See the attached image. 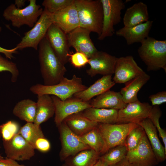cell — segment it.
<instances>
[{
	"label": "cell",
	"instance_id": "6da1fadb",
	"mask_svg": "<svg viewBox=\"0 0 166 166\" xmlns=\"http://www.w3.org/2000/svg\"><path fill=\"white\" fill-rule=\"evenodd\" d=\"M38 52L40 70L44 85H52L59 83L64 77L67 70L45 37L39 45Z\"/></svg>",
	"mask_w": 166,
	"mask_h": 166
},
{
	"label": "cell",
	"instance_id": "7a4b0ae2",
	"mask_svg": "<svg viewBox=\"0 0 166 166\" xmlns=\"http://www.w3.org/2000/svg\"><path fill=\"white\" fill-rule=\"evenodd\" d=\"M80 23L79 27L97 33H101L103 10L100 0H74Z\"/></svg>",
	"mask_w": 166,
	"mask_h": 166
},
{
	"label": "cell",
	"instance_id": "3957f363",
	"mask_svg": "<svg viewBox=\"0 0 166 166\" xmlns=\"http://www.w3.org/2000/svg\"><path fill=\"white\" fill-rule=\"evenodd\" d=\"M138 54L148 71L163 69L166 72V40H158L148 36L141 43Z\"/></svg>",
	"mask_w": 166,
	"mask_h": 166
},
{
	"label": "cell",
	"instance_id": "277c9868",
	"mask_svg": "<svg viewBox=\"0 0 166 166\" xmlns=\"http://www.w3.org/2000/svg\"><path fill=\"white\" fill-rule=\"evenodd\" d=\"M87 88L82 84L81 78L74 74L71 79L64 77L59 83L53 85L36 84L32 86L30 90L37 96L53 95L64 101L72 97L75 93L84 90Z\"/></svg>",
	"mask_w": 166,
	"mask_h": 166
},
{
	"label": "cell",
	"instance_id": "5b68a950",
	"mask_svg": "<svg viewBox=\"0 0 166 166\" xmlns=\"http://www.w3.org/2000/svg\"><path fill=\"white\" fill-rule=\"evenodd\" d=\"M29 4L23 9H18L14 4L8 6L4 11L5 19L10 21L12 26L20 28L24 25L33 27L42 14L43 9L36 3V0H29Z\"/></svg>",
	"mask_w": 166,
	"mask_h": 166
},
{
	"label": "cell",
	"instance_id": "8992f818",
	"mask_svg": "<svg viewBox=\"0 0 166 166\" xmlns=\"http://www.w3.org/2000/svg\"><path fill=\"white\" fill-rule=\"evenodd\" d=\"M103 10L102 30L97 39L100 41L113 36L115 33L114 26L121 21V11L125 6L122 0H100Z\"/></svg>",
	"mask_w": 166,
	"mask_h": 166
},
{
	"label": "cell",
	"instance_id": "52a82bcc",
	"mask_svg": "<svg viewBox=\"0 0 166 166\" xmlns=\"http://www.w3.org/2000/svg\"><path fill=\"white\" fill-rule=\"evenodd\" d=\"M51 14L45 9L34 26L24 33V36L16 47L18 50L31 47L37 50L40 43L45 37L47 30L52 24Z\"/></svg>",
	"mask_w": 166,
	"mask_h": 166
},
{
	"label": "cell",
	"instance_id": "ba28073f",
	"mask_svg": "<svg viewBox=\"0 0 166 166\" xmlns=\"http://www.w3.org/2000/svg\"><path fill=\"white\" fill-rule=\"evenodd\" d=\"M138 125L133 123L114 124L99 123L97 127L105 144V153L113 147L124 144L126 138L130 131Z\"/></svg>",
	"mask_w": 166,
	"mask_h": 166
},
{
	"label": "cell",
	"instance_id": "9c48e42d",
	"mask_svg": "<svg viewBox=\"0 0 166 166\" xmlns=\"http://www.w3.org/2000/svg\"><path fill=\"white\" fill-rule=\"evenodd\" d=\"M58 127L61 144V147L59 154L61 161L65 160L69 157L81 151L90 149L80 136L69 128L64 121Z\"/></svg>",
	"mask_w": 166,
	"mask_h": 166
},
{
	"label": "cell",
	"instance_id": "30bf717a",
	"mask_svg": "<svg viewBox=\"0 0 166 166\" xmlns=\"http://www.w3.org/2000/svg\"><path fill=\"white\" fill-rule=\"evenodd\" d=\"M55 108L54 122L58 127L68 116L81 112L92 107L89 102H84L73 96L64 101L51 96Z\"/></svg>",
	"mask_w": 166,
	"mask_h": 166
},
{
	"label": "cell",
	"instance_id": "8fae6325",
	"mask_svg": "<svg viewBox=\"0 0 166 166\" xmlns=\"http://www.w3.org/2000/svg\"><path fill=\"white\" fill-rule=\"evenodd\" d=\"M6 157L15 160H30L35 154L34 148L17 133L9 140L3 141Z\"/></svg>",
	"mask_w": 166,
	"mask_h": 166
},
{
	"label": "cell",
	"instance_id": "7c38bea8",
	"mask_svg": "<svg viewBox=\"0 0 166 166\" xmlns=\"http://www.w3.org/2000/svg\"><path fill=\"white\" fill-rule=\"evenodd\" d=\"M152 106L147 102L137 101L127 104L118 110L117 124L133 123L139 124L148 118Z\"/></svg>",
	"mask_w": 166,
	"mask_h": 166
},
{
	"label": "cell",
	"instance_id": "4fadbf2b",
	"mask_svg": "<svg viewBox=\"0 0 166 166\" xmlns=\"http://www.w3.org/2000/svg\"><path fill=\"white\" fill-rule=\"evenodd\" d=\"M144 72L132 56L117 57L113 79L115 83H125Z\"/></svg>",
	"mask_w": 166,
	"mask_h": 166
},
{
	"label": "cell",
	"instance_id": "5bb4252c",
	"mask_svg": "<svg viewBox=\"0 0 166 166\" xmlns=\"http://www.w3.org/2000/svg\"><path fill=\"white\" fill-rule=\"evenodd\" d=\"M45 37L55 53L65 65L69 61L67 55L71 53L67 34L56 25L53 23L49 28Z\"/></svg>",
	"mask_w": 166,
	"mask_h": 166
},
{
	"label": "cell",
	"instance_id": "9a60e30c",
	"mask_svg": "<svg viewBox=\"0 0 166 166\" xmlns=\"http://www.w3.org/2000/svg\"><path fill=\"white\" fill-rule=\"evenodd\" d=\"M91 32L79 27L66 34L69 47H73L76 52L84 53L89 59L98 51L90 38Z\"/></svg>",
	"mask_w": 166,
	"mask_h": 166
},
{
	"label": "cell",
	"instance_id": "2e32d148",
	"mask_svg": "<svg viewBox=\"0 0 166 166\" xmlns=\"http://www.w3.org/2000/svg\"><path fill=\"white\" fill-rule=\"evenodd\" d=\"M126 157L136 166H154L158 161L145 134L138 145L128 152Z\"/></svg>",
	"mask_w": 166,
	"mask_h": 166
},
{
	"label": "cell",
	"instance_id": "e0dca14e",
	"mask_svg": "<svg viewBox=\"0 0 166 166\" xmlns=\"http://www.w3.org/2000/svg\"><path fill=\"white\" fill-rule=\"evenodd\" d=\"M117 58L106 52L98 51L89 59L90 67L86 73L91 77L97 74L112 75L114 73Z\"/></svg>",
	"mask_w": 166,
	"mask_h": 166
},
{
	"label": "cell",
	"instance_id": "ac0fdd59",
	"mask_svg": "<svg viewBox=\"0 0 166 166\" xmlns=\"http://www.w3.org/2000/svg\"><path fill=\"white\" fill-rule=\"evenodd\" d=\"M51 16L53 23L66 34L80 26L78 14L74 3L51 14Z\"/></svg>",
	"mask_w": 166,
	"mask_h": 166
},
{
	"label": "cell",
	"instance_id": "d6986e66",
	"mask_svg": "<svg viewBox=\"0 0 166 166\" xmlns=\"http://www.w3.org/2000/svg\"><path fill=\"white\" fill-rule=\"evenodd\" d=\"M153 22L151 20L131 27H124L115 32L118 36L123 37L128 45L135 43H140L149 36Z\"/></svg>",
	"mask_w": 166,
	"mask_h": 166
},
{
	"label": "cell",
	"instance_id": "ffe728a7",
	"mask_svg": "<svg viewBox=\"0 0 166 166\" xmlns=\"http://www.w3.org/2000/svg\"><path fill=\"white\" fill-rule=\"evenodd\" d=\"M112 75H104L84 90L75 93L73 97L82 101L89 102L93 97L110 90L115 84Z\"/></svg>",
	"mask_w": 166,
	"mask_h": 166
},
{
	"label": "cell",
	"instance_id": "44dd1931",
	"mask_svg": "<svg viewBox=\"0 0 166 166\" xmlns=\"http://www.w3.org/2000/svg\"><path fill=\"white\" fill-rule=\"evenodd\" d=\"M89 103L93 107L118 110L123 108L127 105L124 102L120 92L110 90L97 96Z\"/></svg>",
	"mask_w": 166,
	"mask_h": 166
},
{
	"label": "cell",
	"instance_id": "7402d4cb",
	"mask_svg": "<svg viewBox=\"0 0 166 166\" xmlns=\"http://www.w3.org/2000/svg\"><path fill=\"white\" fill-rule=\"evenodd\" d=\"M149 18L147 6L140 2L126 9L123 18L124 26L132 27L148 21Z\"/></svg>",
	"mask_w": 166,
	"mask_h": 166
},
{
	"label": "cell",
	"instance_id": "603a6c76",
	"mask_svg": "<svg viewBox=\"0 0 166 166\" xmlns=\"http://www.w3.org/2000/svg\"><path fill=\"white\" fill-rule=\"evenodd\" d=\"M144 129L157 160L163 162L166 159V152L157 133L156 128L148 118L144 120L139 124Z\"/></svg>",
	"mask_w": 166,
	"mask_h": 166
},
{
	"label": "cell",
	"instance_id": "cb8c5ba5",
	"mask_svg": "<svg viewBox=\"0 0 166 166\" xmlns=\"http://www.w3.org/2000/svg\"><path fill=\"white\" fill-rule=\"evenodd\" d=\"M150 77L145 72L125 83V86L121 88L120 92L124 102L127 104L138 100L137 97L138 92Z\"/></svg>",
	"mask_w": 166,
	"mask_h": 166
},
{
	"label": "cell",
	"instance_id": "d4e9b609",
	"mask_svg": "<svg viewBox=\"0 0 166 166\" xmlns=\"http://www.w3.org/2000/svg\"><path fill=\"white\" fill-rule=\"evenodd\" d=\"M64 121L73 132L79 136L97 127L99 124L85 117L80 112L68 116Z\"/></svg>",
	"mask_w": 166,
	"mask_h": 166
},
{
	"label": "cell",
	"instance_id": "484cf974",
	"mask_svg": "<svg viewBox=\"0 0 166 166\" xmlns=\"http://www.w3.org/2000/svg\"><path fill=\"white\" fill-rule=\"evenodd\" d=\"M118 110L90 107L80 112L89 120L99 123L114 124L117 122Z\"/></svg>",
	"mask_w": 166,
	"mask_h": 166
},
{
	"label": "cell",
	"instance_id": "4316f807",
	"mask_svg": "<svg viewBox=\"0 0 166 166\" xmlns=\"http://www.w3.org/2000/svg\"><path fill=\"white\" fill-rule=\"evenodd\" d=\"M37 108L34 123L38 126L45 122L55 114L54 104L51 96H37Z\"/></svg>",
	"mask_w": 166,
	"mask_h": 166
},
{
	"label": "cell",
	"instance_id": "83f0119b",
	"mask_svg": "<svg viewBox=\"0 0 166 166\" xmlns=\"http://www.w3.org/2000/svg\"><path fill=\"white\" fill-rule=\"evenodd\" d=\"M37 108V102L30 99H25L18 102L14 106L13 113L20 120L27 123H34Z\"/></svg>",
	"mask_w": 166,
	"mask_h": 166
},
{
	"label": "cell",
	"instance_id": "f1b7e54d",
	"mask_svg": "<svg viewBox=\"0 0 166 166\" xmlns=\"http://www.w3.org/2000/svg\"><path fill=\"white\" fill-rule=\"evenodd\" d=\"M100 155L91 149L81 151L65 160L67 166H93Z\"/></svg>",
	"mask_w": 166,
	"mask_h": 166
},
{
	"label": "cell",
	"instance_id": "f546056e",
	"mask_svg": "<svg viewBox=\"0 0 166 166\" xmlns=\"http://www.w3.org/2000/svg\"><path fill=\"white\" fill-rule=\"evenodd\" d=\"M80 136L90 149L98 153L100 155L105 153V142L97 126Z\"/></svg>",
	"mask_w": 166,
	"mask_h": 166
},
{
	"label": "cell",
	"instance_id": "4dcf8cb0",
	"mask_svg": "<svg viewBox=\"0 0 166 166\" xmlns=\"http://www.w3.org/2000/svg\"><path fill=\"white\" fill-rule=\"evenodd\" d=\"M128 152L125 144L120 145L109 149L99 159L105 166L115 164L125 158Z\"/></svg>",
	"mask_w": 166,
	"mask_h": 166
},
{
	"label": "cell",
	"instance_id": "1f68e13d",
	"mask_svg": "<svg viewBox=\"0 0 166 166\" xmlns=\"http://www.w3.org/2000/svg\"><path fill=\"white\" fill-rule=\"evenodd\" d=\"M18 133L34 148L35 142L38 139L45 137L40 126L34 123H27L20 128Z\"/></svg>",
	"mask_w": 166,
	"mask_h": 166
},
{
	"label": "cell",
	"instance_id": "d6a6232c",
	"mask_svg": "<svg viewBox=\"0 0 166 166\" xmlns=\"http://www.w3.org/2000/svg\"><path fill=\"white\" fill-rule=\"evenodd\" d=\"M145 134L144 129L139 125L130 131L124 144L128 151L134 149L138 145Z\"/></svg>",
	"mask_w": 166,
	"mask_h": 166
},
{
	"label": "cell",
	"instance_id": "836d02e7",
	"mask_svg": "<svg viewBox=\"0 0 166 166\" xmlns=\"http://www.w3.org/2000/svg\"><path fill=\"white\" fill-rule=\"evenodd\" d=\"M74 0H44L42 5L48 12L53 14L74 4Z\"/></svg>",
	"mask_w": 166,
	"mask_h": 166
},
{
	"label": "cell",
	"instance_id": "e575fe53",
	"mask_svg": "<svg viewBox=\"0 0 166 166\" xmlns=\"http://www.w3.org/2000/svg\"><path fill=\"white\" fill-rule=\"evenodd\" d=\"M161 115V111L158 105L152 106L151 112L148 118L150 119L157 130L161 138L166 152V132L162 128L159 123V119Z\"/></svg>",
	"mask_w": 166,
	"mask_h": 166
},
{
	"label": "cell",
	"instance_id": "d590c367",
	"mask_svg": "<svg viewBox=\"0 0 166 166\" xmlns=\"http://www.w3.org/2000/svg\"><path fill=\"white\" fill-rule=\"evenodd\" d=\"M19 129L18 124L13 121H8L1 125L0 132L3 141L10 140L18 133Z\"/></svg>",
	"mask_w": 166,
	"mask_h": 166
},
{
	"label": "cell",
	"instance_id": "8d00e7d4",
	"mask_svg": "<svg viewBox=\"0 0 166 166\" xmlns=\"http://www.w3.org/2000/svg\"><path fill=\"white\" fill-rule=\"evenodd\" d=\"M8 71L11 75V81L14 83L17 81L19 75V70L17 64L4 58L0 54V72Z\"/></svg>",
	"mask_w": 166,
	"mask_h": 166
},
{
	"label": "cell",
	"instance_id": "74e56055",
	"mask_svg": "<svg viewBox=\"0 0 166 166\" xmlns=\"http://www.w3.org/2000/svg\"><path fill=\"white\" fill-rule=\"evenodd\" d=\"M72 65L76 68H80L88 63L89 59L84 53L78 52L70 53L67 55Z\"/></svg>",
	"mask_w": 166,
	"mask_h": 166
},
{
	"label": "cell",
	"instance_id": "f35d334b",
	"mask_svg": "<svg viewBox=\"0 0 166 166\" xmlns=\"http://www.w3.org/2000/svg\"><path fill=\"white\" fill-rule=\"evenodd\" d=\"M50 148L49 142L45 137L38 139L35 141L34 145L35 149L43 152H48Z\"/></svg>",
	"mask_w": 166,
	"mask_h": 166
},
{
	"label": "cell",
	"instance_id": "ab89813d",
	"mask_svg": "<svg viewBox=\"0 0 166 166\" xmlns=\"http://www.w3.org/2000/svg\"><path fill=\"white\" fill-rule=\"evenodd\" d=\"M152 106L158 105L166 102V92L163 91L156 94L151 95L149 97Z\"/></svg>",
	"mask_w": 166,
	"mask_h": 166
},
{
	"label": "cell",
	"instance_id": "60d3db41",
	"mask_svg": "<svg viewBox=\"0 0 166 166\" xmlns=\"http://www.w3.org/2000/svg\"><path fill=\"white\" fill-rule=\"evenodd\" d=\"M0 166H25L18 164L16 160L7 157L4 158L0 155Z\"/></svg>",
	"mask_w": 166,
	"mask_h": 166
},
{
	"label": "cell",
	"instance_id": "b9f144b4",
	"mask_svg": "<svg viewBox=\"0 0 166 166\" xmlns=\"http://www.w3.org/2000/svg\"><path fill=\"white\" fill-rule=\"evenodd\" d=\"M18 50L16 47L12 49H8L0 46V53L4 54L6 58L10 60L14 58L13 54L18 53Z\"/></svg>",
	"mask_w": 166,
	"mask_h": 166
},
{
	"label": "cell",
	"instance_id": "7bdbcfd3",
	"mask_svg": "<svg viewBox=\"0 0 166 166\" xmlns=\"http://www.w3.org/2000/svg\"><path fill=\"white\" fill-rule=\"evenodd\" d=\"M109 166H136L131 163L125 157L119 162Z\"/></svg>",
	"mask_w": 166,
	"mask_h": 166
},
{
	"label": "cell",
	"instance_id": "ee69618b",
	"mask_svg": "<svg viewBox=\"0 0 166 166\" xmlns=\"http://www.w3.org/2000/svg\"><path fill=\"white\" fill-rule=\"evenodd\" d=\"M26 1V0H15L14 4L17 8L22 9V7L25 6Z\"/></svg>",
	"mask_w": 166,
	"mask_h": 166
},
{
	"label": "cell",
	"instance_id": "f6af8a7d",
	"mask_svg": "<svg viewBox=\"0 0 166 166\" xmlns=\"http://www.w3.org/2000/svg\"><path fill=\"white\" fill-rule=\"evenodd\" d=\"M93 166H105L99 159L98 160L96 163L93 165Z\"/></svg>",
	"mask_w": 166,
	"mask_h": 166
},
{
	"label": "cell",
	"instance_id": "bcb514c9",
	"mask_svg": "<svg viewBox=\"0 0 166 166\" xmlns=\"http://www.w3.org/2000/svg\"><path fill=\"white\" fill-rule=\"evenodd\" d=\"M2 30V28L1 27H0V32H1Z\"/></svg>",
	"mask_w": 166,
	"mask_h": 166
},
{
	"label": "cell",
	"instance_id": "7dc6e473",
	"mask_svg": "<svg viewBox=\"0 0 166 166\" xmlns=\"http://www.w3.org/2000/svg\"><path fill=\"white\" fill-rule=\"evenodd\" d=\"M62 166H67L65 164L62 165Z\"/></svg>",
	"mask_w": 166,
	"mask_h": 166
},
{
	"label": "cell",
	"instance_id": "c3c4849f",
	"mask_svg": "<svg viewBox=\"0 0 166 166\" xmlns=\"http://www.w3.org/2000/svg\"><path fill=\"white\" fill-rule=\"evenodd\" d=\"M2 137L1 134L0 132V138Z\"/></svg>",
	"mask_w": 166,
	"mask_h": 166
}]
</instances>
